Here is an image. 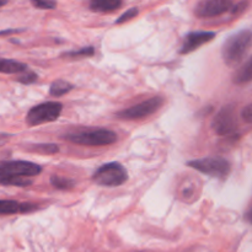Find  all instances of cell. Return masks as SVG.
<instances>
[{"label": "cell", "mask_w": 252, "mask_h": 252, "mask_svg": "<svg viewBox=\"0 0 252 252\" xmlns=\"http://www.w3.org/2000/svg\"><path fill=\"white\" fill-rule=\"evenodd\" d=\"M41 165L26 160H9L0 162V185L1 186L27 187L32 185L31 177L42 172Z\"/></svg>", "instance_id": "obj_1"}, {"label": "cell", "mask_w": 252, "mask_h": 252, "mask_svg": "<svg viewBox=\"0 0 252 252\" xmlns=\"http://www.w3.org/2000/svg\"><path fill=\"white\" fill-rule=\"evenodd\" d=\"M252 79V58H249L243 64L240 69L236 71L234 76V83L235 84H248Z\"/></svg>", "instance_id": "obj_16"}, {"label": "cell", "mask_w": 252, "mask_h": 252, "mask_svg": "<svg viewBox=\"0 0 252 252\" xmlns=\"http://www.w3.org/2000/svg\"><path fill=\"white\" fill-rule=\"evenodd\" d=\"M248 7H249V1L248 0H244V1H240V2H238V4L233 5L230 9V11H231V14L239 15V14H241V12L245 11Z\"/></svg>", "instance_id": "obj_23"}, {"label": "cell", "mask_w": 252, "mask_h": 252, "mask_svg": "<svg viewBox=\"0 0 252 252\" xmlns=\"http://www.w3.org/2000/svg\"><path fill=\"white\" fill-rule=\"evenodd\" d=\"M234 5V0H202L194 7L197 17H216L229 11Z\"/></svg>", "instance_id": "obj_9"}, {"label": "cell", "mask_w": 252, "mask_h": 252, "mask_svg": "<svg viewBox=\"0 0 252 252\" xmlns=\"http://www.w3.org/2000/svg\"><path fill=\"white\" fill-rule=\"evenodd\" d=\"M27 69L25 63L14 59H0V73L2 74H20Z\"/></svg>", "instance_id": "obj_14"}, {"label": "cell", "mask_w": 252, "mask_h": 252, "mask_svg": "<svg viewBox=\"0 0 252 252\" xmlns=\"http://www.w3.org/2000/svg\"><path fill=\"white\" fill-rule=\"evenodd\" d=\"M73 89V84L68 83V81L63 80V79H58V80H54L51 84V86H49V94L52 96H56V97H61V96H64L65 94L70 93Z\"/></svg>", "instance_id": "obj_15"}, {"label": "cell", "mask_w": 252, "mask_h": 252, "mask_svg": "<svg viewBox=\"0 0 252 252\" xmlns=\"http://www.w3.org/2000/svg\"><path fill=\"white\" fill-rule=\"evenodd\" d=\"M241 118H243L248 125H250L252 122V105H250V103L243 108V111H241Z\"/></svg>", "instance_id": "obj_24"}, {"label": "cell", "mask_w": 252, "mask_h": 252, "mask_svg": "<svg viewBox=\"0 0 252 252\" xmlns=\"http://www.w3.org/2000/svg\"><path fill=\"white\" fill-rule=\"evenodd\" d=\"M95 53V48L91 46L84 47V48L79 49V51H71V52H65L63 53V56H65L66 58H84V57H91Z\"/></svg>", "instance_id": "obj_18"}, {"label": "cell", "mask_w": 252, "mask_h": 252, "mask_svg": "<svg viewBox=\"0 0 252 252\" xmlns=\"http://www.w3.org/2000/svg\"><path fill=\"white\" fill-rule=\"evenodd\" d=\"M162 103H164V98L160 97V96H154L149 100H145L143 102L137 103V105L118 111L116 113V117L123 121L142 120V118L149 117L150 115H154L157 111L161 108Z\"/></svg>", "instance_id": "obj_7"}, {"label": "cell", "mask_w": 252, "mask_h": 252, "mask_svg": "<svg viewBox=\"0 0 252 252\" xmlns=\"http://www.w3.org/2000/svg\"><path fill=\"white\" fill-rule=\"evenodd\" d=\"M32 6L41 10H53L57 7L56 0H30Z\"/></svg>", "instance_id": "obj_21"}, {"label": "cell", "mask_w": 252, "mask_h": 252, "mask_svg": "<svg viewBox=\"0 0 252 252\" xmlns=\"http://www.w3.org/2000/svg\"><path fill=\"white\" fill-rule=\"evenodd\" d=\"M51 185L57 189H62V191H65V189H71L75 187V181L71 179H66V177L58 176V175H52L51 179Z\"/></svg>", "instance_id": "obj_17"}, {"label": "cell", "mask_w": 252, "mask_h": 252, "mask_svg": "<svg viewBox=\"0 0 252 252\" xmlns=\"http://www.w3.org/2000/svg\"><path fill=\"white\" fill-rule=\"evenodd\" d=\"M187 166L192 167L196 171L202 172L207 176L219 180L226 179L231 171L230 162L221 157H208L191 160L187 162Z\"/></svg>", "instance_id": "obj_5"}, {"label": "cell", "mask_w": 252, "mask_h": 252, "mask_svg": "<svg viewBox=\"0 0 252 252\" xmlns=\"http://www.w3.org/2000/svg\"><path fill=\"white\" fill-rule=\"evenodd\" d=\"M38 207L33 203H21L14 199H0V216L26 214L34 212Z\"/></svg>", "instance_id": "obj_11"}, {"label": "cell", "mask_w": 252, "mask_h": 252, "mask_svg": "<svg viewBox=\"0 0 252 252\" xmlns=\"http://www.w3.org/2000/svg\"><path fill=\"white\" fill-rule=\"evenodd\" d=\"M63 105L56 101H47V102L39 103L30 108L26 116V123L30 127H37L43 123L54 122L59 118Z\"/></svg>", "instance_id": "obj_6"}, {"label": "cell", "mask_w": 252, "mask_h": 252, "mask_svg": "<svg viewBox=\"0 0 252 252\" xmlns=\"http://www.w3.org/2000/svg\"><path fill=\"white\" fill-rule=\"evenodd\" d=\"M198 180L193 179V177H186L182 181V184L179 186V196L182 201L185 202H192L196 201L199 197V192H201V186H199Z\"/></svg>", "instance_id": "obj_12"}, {"label": "cell", "mask_w": 252, "mask_h": 252, "mask_svg": "<svg viewBox=\"0 0 252 252\" xmlns=\"http://www.w3.org/2000/svg\"><path fill=\"white\" fill-rule=\"evenodd\" d=\"M138 14H139V9H138V7H130V9H128L127 11L123 12V14L116 20V25L125 24V22L129 21V20L134 19L135 16H138Z\"/></svg>", "instance_id": "obj_22"}, {"label": "cell", "mask_w": 252, "mask_h": 252, "mask_svg": "<svg viewBox=\"0 0 252 252\" xmlns=\"http://www.w3.org/2000/svg\"><path fill=\"white\" fill-rule=\"evenodd\" d=\"M37 79H38V75H37L34 71L29 70V68H27L26 70L22 71V74L16 79V80L19 81V83L25 84V85H30V84H33L34 81H37Z\"/></svg>", "instance_id": "obj_20"}, {"label": "cell", "mask_w": 252, "mask_h": 252, "mask_svg": "<svg viewBox=\"0 0 252 252\" xmlns=\"http://www.w3.org/2000/svg\"><path fill=\"white\" fill-rule=\"evenodd\" d=\"M24 30H6V31H1L0 34H9V33H15V32H21Z\"/></svg>", "instance_id": "obj_25"}, {"label": "cell", "mask_w": 252, "mask_h": 252, "mask_svg": "<svg viewBox=\"0 0 252 252\" xmlns=\"http://www.w3.org/2000/svg\"><path fill=\"white\" fill-rule=\"evenodd\" d=\"M62 138L70 143L85 147H103L113 144L118 140L117 134L113 130L106 128H83L65 133Z\"/></svg>", "instance_id": "obj_3"}, {"label": "cell", "mask_w": 252, "mask_h": 252, "mask_svg": "<svg viewBox=\"0 0 252 252\" xmlns=\"http://www.w3.org/2000/svg\"><path fill=\"white\" fill-rule=\"evenodd\" d=\"M252 33L250 29L241 30L230 34L221 46V57L229 68H235L244 61L251 47Z\"/></svg>", "instance_id": "obj_2"}, {"label": "cell", "mask_w": 252, "mask_h": 252, "mask_svg": "<svg viewBox=\"0 0 252 252\" xmlns=\"http://www.w3.org/2000/svg\"><path fill=\"white\" fill-rule=\"evenodd\" d=\"M32 150L37 153H41V154H47V155H52L56 154V153L59 152V147L57 144H36Z\"/></svg>", "instance_id": "obj_19"}, {"label": "cell", "mask_w": 252, "mask_h": 252, "mask_svg": "<svg viewBox=\"0 0 252 252\" xmlns=\"http://www.w3.org/2000/svg\"><path fill=\"white\" fill-rule=\"evenodd\" d=\"M7 4V0H0V7L4 6V5Z\"/></svg>", "instance_id": "obj_26"}, {"label": "cell", "mask_w": 252, "mask_h": 252, "mask_svg": "<svg viewBox=\"0 0 252 252\" xmlns=\"http://www.w3.org/2000/svg\"><path fill=\"white\" fill-rule=\"evenodd\" d=\"M217 36L216 32L213 31H192L185 36L184 42L180 48L181 54H189L192 52L197 51L201 46L213 41L214 37Z\"/></svg>", "instance_id": "obj_10"}, {"label": "cell", "mask_w": 252, "mask_h": 252, "mask_svg": "<svg viewBox=\"0 0 252 252\" xmlns=\"http://www.w3.org/2000/svg\"><path fill=\"white\" fill-rule=\"evenodd\" d=\"M212 128L219 135H233L238 130V120L233 105H226L219 110L212 122Z\"/></svg>", "instance_id": "obj_8"}, {"label": "cell", "mask_w": 252, "mask_h": 252, "mask_svg": "<svg viewBox=\"0 0 252 252\" xmlns=\"http://www.w3.org/2000/svg\"><path fill=\"white\" fill-rule=\"evenodd\" d=\"M93 181L97 186L118 187L128 181V171L120 162H106L96 170Z\"/></svg>", "instance_id": "obj_4"}, {"label": "cell", "mask_w": 252, "mask_h": 252, "mask_svg": "<svg viewBox=\"0 0 252 252\" xmlns=\"http://www.w3.org/2000/svg\"><path fill=\"white\" fill-rule=\"evenodd\" d=\"M123 4V0H90L91 11L94 12H112L118 10Z\"/></svg>", "instance_id": "obj_13"}]
</instances>
